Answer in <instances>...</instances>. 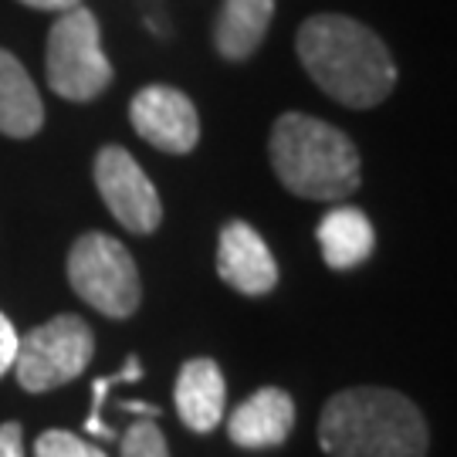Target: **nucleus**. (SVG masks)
<instances>
[{
  "label": "nucleus",
  "mask_w": 457,
  "mask_h": 457,
  "mask_svg": "<svg viewBox=\"0 0 457 457\" xmlns=\"http://www.w3.org/2000/svg\"><path fill=\"white\" fill-rule=\"evenodd\" d=\"M45 126V102L37 85L11 51L0 48V136L31 139Z\"/></svg>",
  "instance_id": "obj_12"
},
{
  "label": "nucleus",
  "mask_w": 457,
  "mask_h": 457,
  "mask_svg": "<svg viewBox=\"0 0 457 457\" xmlns=\"http://www.w3.org/2000/svg\"><path fill=\"white\" fill-rule=\"evenodd\" d=\"M271 166L285 190L305 200L336 204L360 190L362 163L343 129L305 112L278 115L271 126Z\"/></svg>",
  "instance_id": "obj_3"
},
{
  "label": "nucleus",
  "mask_w": 457,
  "mask_h": 457,
  "mask_svg": "<svg viewBox=\"0 0 457 457\" xmlns=\"http://www.w3.org/2000/svg\"><path fill=\"white\" fill-rule=\"evenodd\" d=\"M119 407H122V410H129V413H143V417H149V420H153V417H160V407H156V403H139V400H122Z\"/></svg>",
  "instance_id": "obj_21"
},
{
  "label": "nucleus",
  "mask_w": 457,
  "mask_h": 457,
  "mask_svg": "<svg viewBox=\"0 0 457 457\" xmlns=\"http://www.w3.org/2000/svg\"><path fill=\"white\" fill-rule=\"evenodd\" d=\"M427 420L413 400L386 386L336 393L319 417L328 457H427Z\"/></svg>",
  "instance_id": "obj_2"
},
{
  "label": "nucleus",
  "mask_w": 457,
  "mask_h": 457,
  "mask_svg": "<svg viewBox=\"0 0 457 457\" xmlns=\"http://www.w3.org/2000/svg\"><path fill=\"white\" fill-rule=\"evenodd\" d=\"M271 17H275V0H224L213 28L217 54L228 62H247L262 48Z\"/></svg>",
  "instance_id": "obj_14"
},
{
  "label": "nucleus",
  "mask_w": 457,
  "mask_h": 457,
  "mask_svg": "<svg viewBox=\"0 0 457 457\" xmlns=\"http://www.w3.org/2000/svg\"><path fill=\"white\" fill-rule=\"evenodd\" d=\"M65 271L75 295L105 319H129L143 302L139 268L129 247L102 230H88L71 245Z\"/></svg>",
  "instance_id": "obj_5"
},
{
  "label": "nucleus",
  "mask_w": 457,
  "mask_h": 457,
  "mask_svg": "<svg viewBox=\"0 0 457 457\" xmlns=\"http://www.w3.org/2000/svg\"><path fill=\"white\" fill-rule=\"evenodd\" d=\"M14 356H17V328H14V322L0 312V376L11 373Z\"/></svg>",
  "instance_id": "obj_18"
},
{
  "label": "nucleus",
  "mask_w": 457,
  "mask_h": 457,
  "mask_svg": "<svg viewBox=\"0 0 457 457\" xmlns=\"http://www.w3.org/2000/svg\"><path fill=\"white\" fill-rule=\"evenodd\" d=\"M96 356V336L82 315H54L45 326L17 336L14 373L28 393H48L65 386L88 370Z\"/></svg>",
  "instance_id": "obj_6"
},
{
  "label": "nucleus",
  "mask_w": 457,
  "mask_h": 457,
  "mask_svg": "<svg viewBox=\"0 0 457 457\" xmlns=\"http://www.w3.org/2000/svg\"><path fill=\"white\" fill-rule=\"evenodd\" d=\"M295 427V400L278 386H264L247 396L241 407L228 417V437L237 447L264 451L288 441Z\"/></svg>",
  "instance_id": "obj_10"
},
{
  "label": "nucleus",
  "mask_w": 457,
  "mask_h": 457,
  "mask_svg": "<svg viewBox=\"0 0 457 457\" xmlns=\"http://www.w3.org/2000/svg\"><path fill=\"white\" fill-rule=\"evenodd\" d=\"M173 400H177L180 420L194 434H211L224 420V400H228V383L220 366L207 356L187 360L177 373Z\"/></svg>",
  "instance_id": "obj_11"
},
{
  "label": "nucleus",
  "mask_w": 457,
  "mask_h": 457,
  "mask_svg": "<svg viewBox=\"0 0 457 457\" xmlns=\"http://www.w3.org/2000/svg\"><path fill=\"white\" fill-rule=\"evenodd\" d=\"M217 275L241 295H268L278 285V262L264 237L245 220H228L217 237Z\"/></svg>",
  "instance_id": "obj_9"
},
{
  "label": "nucleus",
  "mask_w": 457,
  "mask_h": 457,
  "mask_svg": "<svg viewBox=\"0 0 457 457\" xmlns=\"http://www.w3.org/2000/svg\"><path fill=\"white\" fill-rule=\"evenodd\" d=\"M129 122L149 146L183 156L200 143V115L194 98L173 85H146L129 102Z\"/></svg>",
  "instance_id": "obj_8"
},
{
  "label": "nucleus",
  "mask_w": 457,
  "mask_h": 457,
  "mask_svg": "<svg viewBox=\"0 0 457 457\" xmlns=\"http://www.w3.org/2000/svg\"><path fill=\"white\" fill-rule=\"evenodd\" d=\"M24 7H34V11H58V14H65L71 7H79L82 0H21Z\"/></svg>",
  "instance_id": "obj_20"
},
{
  "label": "nucleus",
  "mask_w": 457,
  "mask_h": 457,
  "mask_svg": "<svg viewBox=\"0 0 457 457\" xmlns=\"http://www.w3.org/2000/svg\"><path fill=\"white\" fill-rule=\"evenodd\" d=\"M34 457H109L98 444L82 441L68 430H45L34 444Z\"/></svg>",
  "instance_id": "obj_16"
},
{
  "label": "nucleus",
  "mask_w": 457,
  "mask_h": 457,
  "mask_svg": "<svg viewBox=\"0 0 457 457\" xmlns=\"http://www.w3.org/2000/svg\"><path fill=\"white\" fill-rule=\"evenodd\" d=\"M48 88L68 102H92L112 85V62L102 51L98 17L88 7H71L51 24L45 54Z\"/></svg>",
  "instance_id": "obj_4"
},
{
  "label": "nucleus",
  "mask_w": 457,
  "mask_h": 457,
  "mask_svg": "<svg viewBox=\"0 0 457 457\" xmlns=\"http://www.w3.org/2000/svg\"><path fill=\"white\" fill-rule=\"evenodd\" d=\"M92 177L105 207L129 234H153L163 224V204L146 170L132 160L129 149L102 146L92 163Z\"/></svg>",
  "instance_id": "obj_7"
},
{
  "label": "nucleus",
  "mask_w": 457,
  "mask_h": 457,
  "mask_svg": "<svg viewBox=\"0 0 457 457\" xmlns=\"http://www.w3.org/2000/svg\"><path fill=\"white\" fill-rule=\"evenodd\" d=\"M0 457H24V430L21 424H0Z\"/></svg>",
  "instance_id": "obj_19"
},
{
  "label": "nucleus",
  "mask_w": 457,
  "mask_h": 457,
  "mask_svg": "<svg viewBox=\"0 0 457 457\" xmlns=\"http://www.w3.org/2000/svg\"><path fill=\"white\" fill-rule=\"evenodd\" d=\"M119 457H170L163 430L153 424V420H136V424L122 434V451Z\"/></svg>",
  "instance_id": "obj_17"
},
{
  "label": "nucleus",
  "mask_w": 457,
  "mask_h": 457,
  "mask_svg": "<svg viewBox=\"0 0 457 457\" xmlns=\"http://www.w3.org/2000/svg\"><path fill=\"white\" fill-rule=\"evenodd\" d=\"M319 247L332 271H353L370 262L376 230L360 207H332L319 220Z\"/></svg>",
  "instance_id": "obj_13"
},
{
  "label": "nucleus",
  "mask_w": 457,
  "mask_h": 457,
  "mask_svg": "<svg viewBox=\"0 0 457 457\" xmlns=\"http://www.w3.org/2000/svg\"><path fill=\"white\" fill-rule=\"evenodd\" d=\"M295 51L312 82L349 109H373L396 88L390 48L356 17H309L295 34Z\"/></svg>",
  "instance_id": "obj_1"
},
{
  "label": "nucleus",
  "mask_w": 457,
  "mask_h": 457,
  "mask_svg": "<svg viewBox=\"0 0 457 457\" xmlns=\"http://www.w3.org/2000/svg\"><path fill=\"white\" fill-rule=\"evenodd\" d=\"M139 379H143V362H139V356H129V360H126V366H122L119 373L102 376V379H96V383H92V410H88V420H85V430H88L92 437H102V441H115V437H119L112 427L102 420V403H105V393H109V386L139 383Z\"/></svg>",
  "instance_id": "obj_15"
}]
</instances>
